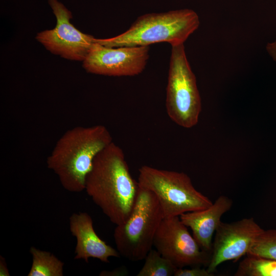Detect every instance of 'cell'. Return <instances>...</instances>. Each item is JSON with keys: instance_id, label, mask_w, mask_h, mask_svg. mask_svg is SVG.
<instances>
[{"instance_id": "obj_1", "label": "cell", "mask_w": 276, "mask_h": 276, "mask_svg": "<svg viewBox=\"0 0 276 276\" xmlns=\"http://www.w3.org/2000/svg\"><path fill=\"white\" fill-rule=\"evenodd\" d=\"M139 189L122 149L113 142L95 157L85 179L87 194L116 225L129 217Z\"/></svg>"}, {"instance_id": "obj_19", "label": "cell", "mask_w": 276, "mask_h": 276, "mask_svg": "<svg viewBox=\"0 0 276 276\" xmlns=\"http://www.w3.org/2000/svg\"><path fill=\"white\" fill-rule=\"evenodd\" d=\"M1 258L0 275H9L8 270L7 268L6 263L5 262V260L3 258Z\"/></svg>"}, {"instance_id": "obj_2", "label": "cell", "mask_w": 276, "mask_h": 276, "mask_svg": "<svg viewBox=\"0 0 276 276\" xmlns=\"http://www.w3.org/2000/svg\"><path fill=\"white\" fill-rule=\"evenodd\" d=\"M112 141L104 125L77 126L67 130L48 157V168L57 176L66 190H85V179L97 155Z\"/></svg>"}, {"instance_id": "obj_8", "label": "cell", "mask_w": 276, "mask_h": 276, "mask_svg": "<svg viewBox=\"0 0 276 276\" xmlns=\"http://www.w3.org/2000/svg\"><path fill=\"white\" fill-rule=\"evenodd\" d=\"M57 24L52 30L37 34L36 38L51 52L73 60L83 61L95 43L91 35L83 33L70 22L72 14L57 0H49Z\"/></svg>"}, {"instance_id": "obj_4", "label": "cell", "mask_w": 276, "mask_h": 276, "mask_svg": "<svg viewBox=\"0 0 276 276\" xmlns=\"http://www.w3.org/2000/svg\"><path fill=\"white\" fill-rule=\"evenodd\" d=\"M164 218L155 194L139 186L130 215L114 231L113 238L120 255L133 262L144 260L152 248L155 234Z\"/></svg>"}, {"instance_id": "obj_14", "label": "cell", "mask_w": 276, "mask_h": 276, "mask_svg": "<svg viewBox=\"0 0 276 276\" xmlns=\"http://www.w3.org/2000/svg\"><path fill=\"white\" fill-rule=\"evenodd\" d=\"M235 276H276V260L246 255L239 264Z\"/></svg>"}, {"instance_id": "obj_6", "label": "cell", "mask_w": 276, "mask_h": 276, "mask_svg": "<svg viewBox=\"0 0 276 276\" xmlns=\"http://www.w3.org/2000/svg\"><path fill=\"white\" fill-rule=\"evenodd\" d=\"M171 47L166 88V111L174 123L190 128L198 123L201 110V98L184 44Z\"/></svg>"}, {"instance_id": "obj_17", "label": "cell", "mask_w": 276, "mask_h": 276, "mask_svg": "<svg viewBox=\"0 0 276 276\" xmlns=\"http://www.w3.org/2000/svg\"><path fill=\"white\" fill-rule=\"evenodd\" d=\"M174 276H214V274L210 273L206 268L201 266L191 267V268H177Z\"/></svg>"}, {"instance_id": "obj_7", "label": "cell", "mask_w": 276, "mask_h": 276, "mask_svg": "<svg viewBox=\"0 0 276 276\" xmlns=\"http://www.w3.org/2000/svg\"><path fill=\"white\" fill-rule=\"evenodd\" d=\"M153 246L177 268L208 266L211 253L203 250L179 216L164 218L155 234Z\"/></svg>"}, {"instance_id": "obj_12", "label": "cell", "mask_w": 276, "mask_h": 276, "mask_svg": "<svg viewBox=\"0 0 276 276\" xmlns=\"http://www.w3.org/2000/svg\"><path fill=\"white\" fill-rule=\"evenodd\" d=\"M233 205V200L219 196L213 204L203 210L189 212L179 216L181 221L192 231L193 236L200 247L211 253L212 239L222 215Z\"/></svg>"}, {"instance_id": "obj_3", "label": "cell", "mask_w": 276, "mask_h": 276, "mask_svg": "<svg viewBox=\"0 0 276 276\" xmlns=\"http://www.w3.org/2000/svg\"><path fill=\"white\" fill-rule=\"evenodd\" d=\"M199 25L198 14L192 9L149 13L139 17L124 33L95 41L110 48L149 46L162 42L173 46L183 44Z\"/></svg>"}, {"instance_id": "obj_10", "label": "cell", "mask_w": 276, "mask_h": 276, "mask_svg": "<svg viewBox=\"0 0 276 276\" xmlns=\"http://www.w3.org/2000/svg\"><path fill=\"white\" fill-rule=\"evenodd\" d=\"M263 231L253 217L231 223L221 222L215 233L208 270L214 273L222 263L237 261L247 255Z\"/></svg>"}, {"instance_id": "obj_5", "label": "cell", "mask_w": 276, "mask_h": 276, "mask_svg": "<svg viewBox=\"0 0 276 276\" xmlns=\"http://www.w3.org/2000/svg\"><path fill=\"white\" fill-rule=\"evenodd\" d=\"M139 185L153 192L161 206L164 218L203 210L212 201L194 187L183 172L143 166L139 170Z\"/></svg>"}, {"instance_id": "obj_9", "label": "cell", "mask_w": 276, "mask_h": 276, "mask_svg": "<svg viewBox=\"0 0 276 276\" xmlns=\"http://www.w3.org/2000/svg\"><path fill=\"white\" fill-rule=\"evenodd\" d=\"M149 51V46L110 48L95 41L83 61V66L87 72L95 74L134 76L145 69Z\"/></svg>"}, {"instance_id": "obj_11", "label": "cell", "mask_w": 276, "mask_h": 276, "mask_svg": "<svg viewBox=\"0 0 276 276\" xmlns=\"http://www.w3.org/2000/svg\"><path fill=\"white\" fill-rule=\"evenodd\" d=\"M70 230L76 238L75 259L88 262L95 258L109 263L110 257L119 258L120 254L107 244L96 233L91 216L85 212L73 213L70 217Z\"/></svg>"}, {"instance_id": "obj_13", "label": "cell", "mask_w": 276, "mask_h": 276, "mask_svg": "<svg viewBox=\"0 0 276 276\" xmlns=\"http://www.w3.org/2000/svg\"><path fill=\"white\" fill-rule=\"evenodd\" d=\"M32 264L28 276H62L64 263L52 253L32 246Z\"/></svg>"}, {"instance_id": "obj_18", "label": "cell", "mask_w": 276, "mask_h": 276, "mask_svg": "<svg viewBox=\"0 0 276 276\" xmlns=\"http://www.w3.org/2000/svg\"><path fill=\"white\" fill-rule=\"evenodd\" d=\"M266 50L269 56L276 63V40L268 43Z\"/></svg>"}, {"instance_id": "obj_15", "label": "cell", "mask_w": 276, "mask_h": 276, "mask_svg": "<svg viewBox=\"0 0 276 276\" xmlns=\"http://www.w3.org/2000/svg\"><path fill=\"white\" fill-rule=\"evenodd\" d=\"M177 268L156 249L152 248L146 256L143 266L136 275L172 276Z\"/></svg>"}, {"instance_id": "obj_16", "label": "cell", "mask_w": 276, "mask_h": 276, "mask_svg": "<svg viewBox=\"0 0 276 276\" xmlns=\"http://www.w3.org/2000/svg\"><path fill=\"white\" fill-rule=\"evenodd\" d=\"M247 255L276 260V229H264Z\"/></svg>"}]
</instances>
